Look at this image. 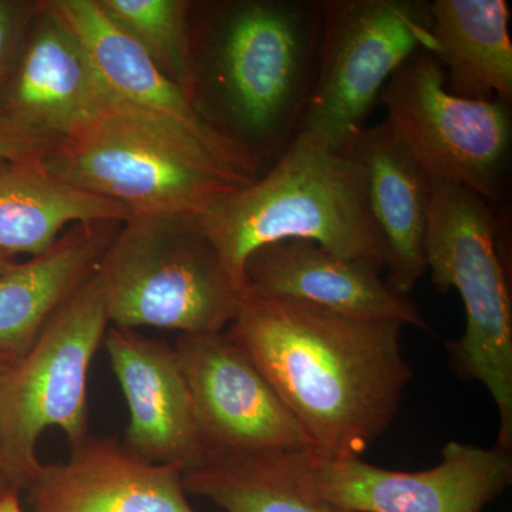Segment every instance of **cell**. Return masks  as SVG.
I'll return each instance as SVG.
<instances>
[{"label":"cell","instance_id":"obj_1","mask_svg":"<svg viewBox=\"0 0 512 512\" xmlns=\"http://www.w3.org/2000/svg\"><path fill=\"white\" fill-rule=\"evenodd\" d=\"M404 326L245 293L227 333L312 450L360 457L392 426L412 380L400 343Z\"/></svg>","mask_w":512,"mask_h":512},{"label":"cell","instance_id":"obj_2","mask_svg":"<svg viewBox=\"0 0 512 512\" xmlns=\"http://www.w3.org/2000/svg\"><path fill=\"white\" fill-rule=\"evenodd\" d=\"M194 53V103L251 160L274 164L298 134L318 72L320 0L215 6Z\"/></svg>","mask_w":512,"mask_h":512},{"label":"cell","instance_id":"obj_3","mask_svg":"<svg viewBox=\"0 0 512 512\" xmlns=\"http://www.w3.org/2000/svg\"><path fill=\"white\" fill-rule=\"evenodd\" d=\"M57 180L119 202L131 217H195L259 177L183 124L113 100L43 157Z\"/></svg>","mask_w":512,"mask_h":512},{"label":"cell","instance_id":"obj_4","mask_svg":"<svg viewBox=\"0 0 512 512\" xmlns=\"http://www.w3.org/2000/svg\"><path fill=\"white\" fill-rule=\"evenodd\" d=\"M194 218L244 291L248 256L286 239L386 269L362 168L348 151L328 150L302 134L264 175Z\"/></svg>","mask_w":512,"mask_h":512},{"label":"cell","instance_id":"obj_5","mask_svg":"<svg viewBox=\"0 0 512 512\" xmlns=\"http://www.w3.org/2000/svg\"><path fill=\"white\" fill-rule=\"evenodd\" d=\"M500 212L461 185L431 180L424 256L437 291L456 289L466 332L448 342L461 379L477 380L500 417L497 446L512 450V299L510 248Z\"/></svg>","mask_w":512,"mask_h":512},{"label":"cell","instance_id":"obj_6","mask_svg":"<svg viewBox=\"0 0 512 512\" xmlns=\"http://www.w3.org/2000/svg\"><path fill=\"white\" fill-rule=\"evenodd\" d=\"M110 326L224 332L245 291L188 215L131 217L97 269Z\"/></svg>","mask_w":512,"mask_h":512},{"label":"cell","instance_id":"obj_7","mask_svg":"<svg viewBox=\"0 0 512 512\" xmlns=\"http://www.w3.org/2000/svg\"><path fill=\"white\" fill-rule=\"evenodd\" d=\"M436 49L426 0H325L318 72L298 134L348 150L394 74Z\"/></svg>","mask_w":512,"mask_h":512},{"label":"cell","instance_id":"obj_8","mask_svg":"<svg viewBox=\"0 0 512 512\" xmlns=\"http://www.w3.org/2000/svg\"><path fill=\"white\" fill-rule=\"evenodd\" d=\"M110 320L99 274L50 319L0 386V453L13 490H28L42 463L37 443L59 427L70 447L89 434L87 376Z\"/></svg>","mask_w":512,"mask_h":512},{"label":"cell","instance_id":"obj_9","mask_svg":"<svg viewBox=\"0 0 512 512\" xmlns=\"http://www.w3.org/2000/svg\"><path fill=\"white\" fill-rule=\"evenodd\" d=\"M379 101L387 124L431 180L461 185L498 211L510 168L511 104L451 93L443 67L427 52L394 74Z\"/></svg>","mask_w":512,"mask_h":512},{"label":"cell","instance_id":"obj_10","mask_svg":"<svg viewBox=\"0 0 512 512\" xmlns=\"http://www.w3.org/2000/svg\"><path fill=\"white\" fill-rule=\"evenodd\" d=\"M512 450L450 441L424 471H394L357 456L296 453L323 498L355 512H484L512 483Z\"/></svg>","mask_w":512,"mask_h":512},{"label":"cell","instance_id":"obj_11","mask_svg":"<svg viewBox=\"0 0 512 512\" xmlns=\"http://www.w3.org/2000/svg\"><path fill=\"white\" fill-rule=\"evenodd\" d=\"M174 349L207 458L312 450L298 421L227 330L181 335Z\"/></svg>","mask_w":512,"mask_h":512},{"label":"cell","instance_id":"obj_12","mask_svg":"<svg viewBox=\"0 0 512 512\" xmlns=\"http://www.w3.org/2000/svg\"><path fill=\"white\" fill-rule=\"evenodd\" d=\"M103 345L130 413L124 446L148 463L183 474L201 466L207 453L174 346L114 326Z\"/></svg>","mask_w":512,"mask_h":512},{"label":"cell","instance_id":"obj_13","mask_svg":"<svg viewBox=\"0 0 512 512\" xmlns=\"http://www.w3.org/2000/svg\"><path fill=\"white\" fill-rule=\"evenodd\" d=\"M35 512H195L183 471L148 463L110 437H87L42 464L28 487Z\"/></svg>","mask_w":512,"mask_h":512},{"label":"cell","instance_id":"obj_14","mask_svg":"<svg viewBox=\"0 0 512 512\" xmlns=\"http://www.w3.org/2000/svg\"><path fill=\"white\" fill-rule=\"evenodd\" d=\"M382 271L315 242L286 239L248 256L244 286L245 293L259 298L291 299L356 318L399 320L429 330L419 308L396 295Z\"/></svg>","mask_w":512,"mask_h":512},{"label":"cell","instance_id":"obj_15","mask_svg":"<svg viewBox=\"0 0 512 512\" xmlns=\"http://www.w3.org/2000/svg\"><path fill=\"white\" fill-rule=\"evenodd\" d=\"M113 100L82 42L42 2L3 92L0 114L62 140Z\"/></svg>","mask_w":512,"mask_h":512},{"label":"cell","instance_id":"obj_16","mask_svg":"<svg viewBox=\"0 0 512 512\" xmlns=\"http://www.w3.org/2000/svg\"><path fill=\"white\" fill-rule=\"evenodd\" d=\"M346 151L362 168L367 205L386 249V284L407 298L427 271L431 178L386 120L363 128Z\"/></svg>","mask_w":512,"mask_h":512},{"label":"cell","instance_id":"obj_17","mask_svg":"<svg viewBox=\"0 0 512 512\" xmlns=\"http://www.w3.org/2000/svg\"><path fill=\"white\" fill-rule=\"evenodd\" d=\"M45 5L82 42L114 100L170 117L211 146L251 163L202 117L190 94L158 69L146 50L101 9L97 0H50Z\"/></svg>","mask_w":512,"mask_h":512},{"label":"cell","instance_id":"obj_18","mask_svg":"<svg viewBox=\"0 0 512 512\" xmlns=\"http://www.w3.org/2000/svg\"><path fill=\"white\" fill-rule=\"evenodd\" d=\"M123 222L76 224L52 248L0 275V352L22 357L103 261Z\"/></svg>","mask_w":512,"mask_h":512},{"label":"cell","instance_id":"obj_19","mask_svg":"<svg viewBox=\"0 0 512 512\" xmlns=\"http://www.w3.org/2000/svg\"><path fill=\"white\" fill-rule=\"evenodd\" d=\"M130 218L119 202L57 180L43 157L0 161V254L32 258L73 225Z\"/></svg>","mask_w":512,"mask_h":512},{"label":"cell","instance_id":"obj_20","mask_svg":"<svg viewBox=\"0 0 512 512\" xmlns=\"http://www.w3.org/2000/svg\"><path fill=\"white\" fill-rule=\"evenodd\" d=\"M434 59L447 89L466 99L512 101L511 10L505 0L429 2Z\"/></svg>","mask_w":512,"mask_h":512},{"label":"cell","instance_id":"obj_21","mask_svg":"<svg viewBox=\"0 0 512 512\" xmlns=\"http://www.w3.org/2000/svg\"><path fill=\"white\" fill-rule=\"evenodd\" d=\"M298 451L210 457L185 471V491L224 512H355L330 503L308 483Z\"/></svg>","mask_w":512,"mask_h":512},{"label":"cell","instance_id":"obj_22","mask_svg":"<svg viewBox=\"0 0 512 512\" xmlns=\"http://www.w3.org/2000/svg\"><path fill=\"white\" fill-rule=\"evenodd\" d=\"M101 9L146 50L158 69L195 93L191 3L184 0H97ZM195 104V103H194ZM197 107V106H195Z\"/></svg>","mask_w":512,"mask_h":512},{"label":"cell","instance_id":"obj_23","mask_svg":"<svg viewBox=\"0 0 512 512\" xmlns=\"http://www.w3.org/2000/svg\"><path fill=\"white\" fill-rule=\"evenodd\" d=\"M42 2L0 0V100Z\"/></svg>","mask_w":512,"mask_h":512},{"label":"cell","instance_id":"obj_24","mask_svg":"<svg viewBox=\"0 0 512 512\" xmlns=\"http://www.w3.org/2000/svg\"><path fill=\"white\" fill-rule=\"evenodd\" d=\"M59 141L29 124L0 114V161L45 157Z\"/></svg>","mask_w":512,"mask_h":512},{"label":"cell","instance_id":"obj_25","mask_svg":"<svg viewBox=\"0 0 512 512\" xmlns=\"http://www.w3.org/2000/svg\"><path fill=\"white\" fill-rule=\"evenodd\" d=\"M18 360V357L9 355V353L0 352V386L8 379L10 372H12L13 367L18 363Z\"/></svg>","mask_w":512,"mask_h":512},{"label":"cell","instance_id":"obj_26","mask_svg":"<svg viewBox=\"0 0 512 512\" xmlns=\"http://www.w3.org/2000/svg\"><path fill=\"white\" fill-rule=\"evenodd\" d=\"M0 512H23L19 503V493H8L0 498Z\"/></svg>","mask_w":512,"mask_h":512},{"label":"cell","instance_id":"obj_27","mask_svg":"<svg viewBox=\"0 0 512 512\" xmlns=\"http://www.w3.org/2000/svg\"><path fill=\"white\" fill-rule=\"evenodd\" d=\"M12 491L15 490H13L12 484H10L5 463H3L2 453H0V498H2L3 495L12 493ZM15 493H18V491H15Z\"/></svg>","mask_w":512,"mask_h":512},{"label":"cell","instance_id":"obj_28","mask_svg":"<svg viewBox=\"0 0 512 512\" xmlns=\"http://www.w3.org/2000/svg\"><path fill=\"white\" fill-rule=\"evenodd\" d=\"M15 259L13 256H9L6 254H0V275L5 274L6 271L15 264Z\"/></svg>","mask_w":512,"mask_h":512}]
</instances>
